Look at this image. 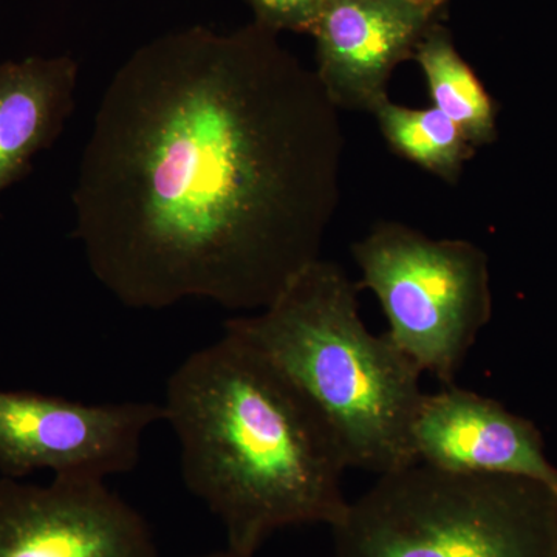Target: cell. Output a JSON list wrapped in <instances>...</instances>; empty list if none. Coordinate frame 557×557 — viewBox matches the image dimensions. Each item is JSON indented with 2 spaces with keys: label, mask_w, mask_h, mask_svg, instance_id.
<instances>
[{
  "label": "cell",
  "mask_w": 557,
  "mask_h": 557,
  "mask_svg": "<svg viewBox=\"0 0 557 557\" xmlns=\"http://www.w3.org/2000/svg\"><path fill=\"white\" fill-rule=\"evenodd\" d=\"M339 109L252 24L139 47L102 95L73 190L75 237L131 309L259 311L314 260L341 199Z\"/></svg>",
  "instance_id": "1"
},
{
  "label": "cell",
  "mask_w": 557,
  "mask_h": 557,
  "mask_svg": "<svg viewBox=\"0 0 557 557\" xmlns=\"http://www.w3.org/2000/svg\"><path fill=\"white\" fill-rule=\"evenodd\" d=\"M163 412L186 487L255 557L284 528L333 527L346 511L347 461L313 406L262 354L225 330L172 373Z\"/></svg>",
  "instance_id": "2"
},
{
  "label": "cell",
  "mask_w": 557,
  "mask_h": 557,
  "mask_svg": "<svg viewBox=\"0 0 557 557\" xmlns=\"http://www.w3.org/2000/svg\"><path fill=\"white\" fill-rule=\"evenodd\" d=\"M359 284L318 259L265 309L225 330L258 348L313 406L348 468L376 475L417 463L410 429L423 397L421 372L359 314Z\"/></svg>",
  "instance_id": "3"
},
{
  "label": "cell",
  "mask_w": 557,
  "mask_h": 557,
  "mask_svg": "<svg viewBox=\"0 0 557 557\" xmlns=\"http://www.w3.org/2000/svg\"><path fill=\"white\" fill-rule=\"evenodd\" d=\"M332 528V557H557V493L426 465L379 475Z\"/></svg>",
  "instance_id": "4"
},
{
  "label": "cell",
  "mask_w": 557,
  "mask_h": 557,
  "mask_svg": "<svg viewBox=\"0 0 557 557\" xmlns=\"http://www.w3.org/2000/svg\"><path fill=\"white\" fill-rule=\"evenodd\" d=\"M387 319V336L423 373L456 384L493 317L490 260L463 239H432L399 222H380L351 247Z\"/></svg>",
  "instance_id": "5"
},
{
  "label": "cell",
  "mask_w": 557,
  "mask_h": 557,
  "mask_svg": "<svg viewBox=\"0 0 557 557\" xmlns=\"http://www.w3.org/2000/svg\"><path fill=\"white\" fill-rule=\"evenodd\" d=\"M163 406L86 405L38 392L0 391V474L108 480L137 467L143 438Z\"/></svg>",
  "instance_id": "6"
},
{
  "label": "cell",
  "mask_w": 557,
  "mask_h": 557,
  "mask_svg": "<svg viewBox=\"0 0 557 557\" xmlns=\"http://www.w3.org/2000/svg\"><path fill=\"white\" fill-rule=\"evenodd\" d=\"M0 557H159L145 518L104 480L0 479Z\"/></svg>",
  "instance_id": "7"
},
{
  "label": "cell",
  "mask_w": 557,
  "mask_h": 557,
  "mask_svg": "<svg viewBox=\"0 0 557 557\" xmlns=\"http://www.w3.org/2000/svg\"><path fill=\"white\" fill-rule=\"evenodd\" d=\"M449 0H330L311 35L317 72L336 108L375 113L395 69L413 60Z\"/></svg>",
  "instance_id": "8"
},
{
  "label": "cell",
  "mask_w": 557,
  "mask_h": 557,
  "mask_svg": "<svg viewBox=\"0 0 557 557\" xmlns=\"http://www.w3.org/2000/svg\"><path fill=\"white\" fill-rule=\"evenodd\" d=\"M410 445L417 463L440 471L533 480L557 493V468L534 423L457 384L423 394Z\"/></svg>",
  "instance_id": "9"
},
{
  "label": "cell",
  "mask_w": 557,
  "mask_h": 557,
  "mask_svg": "<svg viewBox=\"0 0 557 557\" xmlns=\"http://www.w3.org/2000/svg\"><path fill=\"white\" fill-rule=\"evenodd\" d=\"M78 62L67 54L0 62V194L30 171L75 109Z\"/></svg>",
  "instance_id": "10"
},
{
  "label": "cell",
  "mask_w": 557,
  "mask_h": 557,
  "mask_svg": "<svg viewBox=\"0 0 557 557\" xmlns=\"http://www.w3.org/2000/svg\"><path fill=\"white\" fill-rule=\"evenodd\" d=\"M413 61L426 79L432 108L453 120L475 149L493 145L498 135L496 102L442 22L421 40Z\"/></svg>",
  "instance_id": "11"
},
{
  "label": "cell",
  "mask_w": 557,
  "mask_h": 557,
  "mask_svg": "<svg viewBox=\"0 0 557 557\" xmlns=\"http://www.w3.org/2000/svg\"><path fill=\"white\" fill-rule=\"evenodd\" d=\"M381 134L397 156L456 185L475 149L438 109H413L387 100L375 110Z\"/></svg>",
  "instance_id": "12"
},
{
  "label": "cell",
  "mask_w": 557,
  "mask_h": 557,
  "mask_svg": "<svg viewBox=\"0 0 557 557\" xmlns=\"http://www.w3.org/2000/svg\"><path fill=\"white\" fill-rule=\"evenodd\" d=\"M256 24L274 33L313 32L330 0H247Z\"/></svg>",
  "instance_id": "13"
},
{
  "label": "cell",
  "mask_w": 557,
  "mask_h": 557,
  "mask_svg": "<svg viewBox=\"0 0 557 557\" xmlns=\"http://www.w3.org/2000/svg\"><path fill=\"white\" fill-rule=\"evenodd\" d=\"M196 557H244L237 555V553L231 552V549L225 548L223 552L209 553V555L196 556Z\"/></svg>",
  "instance_id": "14"
}]
</instances>
